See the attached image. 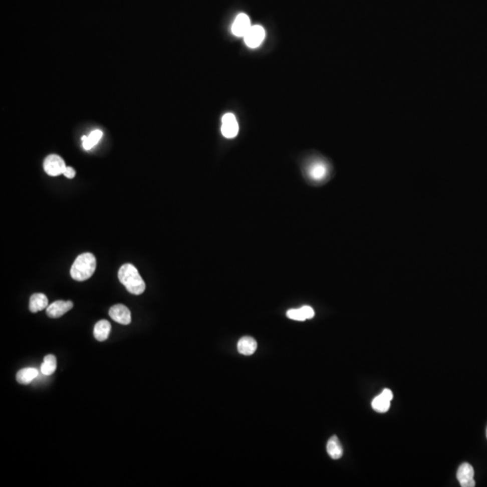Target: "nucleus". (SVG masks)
Wrapping results in <instances>:
<instances>
[{
    "instance_id": "8",
    "label": "nucleus",
    "mask_w": 487,
    "mask_h": 487,
    "mask_svg": "<svg viewBox=\"0 0 487 487\" xmlns=\"http://www.w3.org/2000/svg\"><path fill=\"white\" fill-rule=\"evenodd\" d=\"M72 308L73 303L70 301H56L46 308V314L52 319H57L67 313L68 311H71Z\"/></svg>"
},
{
    "instance_id": "12",
    "label": "nucleus",
    "mask_w": 487,
    "mask_h": 487,
    "mask_svg": "<svg viewBox=\"0 0 487 487\" xmlns=\"http://www.w3.org/2000/svg\"><path fill=\"white\" fill-rule=\"evenodd\" d=\"M48 306V298L44 293H35L30 298L29 310L33 313L43 311Z\"/></svg>"
},
{
    "instance_id": "9",
    "label": "nucleus",
    "mask_w": 487,
    "mask_h": 487,
    "mask_svg": "<svg viewBox=\"0 0 487 487\" xmlns=\"http://www.w3.org/2000/svg\"><path fill=\"white\" fill-rule=\"evenodd\" d=\"M392 392L390 389H384L381 394L375 397L372 401V407L378 412H386L390 409L392 400Z\"/></svg>"
},
{
    "instance_id": "21",
    "label": "nucleus",
    "mask_w": 487,
    "mask_h": 487,
    "mask_svg": "<svg viewBox=\"0 0 487 487\" xmlns=\"http://www.w3.org/2000/svg\"><path fill=\"white\" fill-rule=\"evenodd\" d=\"M486 437H487V428H486Z\"/></svg>"
},
{
    "instance_id": "3",
    "label": "nucleus",
    "mask_w": 487,
    "mask_h": 487,
    "mask_svg": "<svg viewBox=\"0 0 487 487\" xmlns=\"http://www.w3.org/2000/svg\"><path fill=\"white\" fill-rule=\"evenodd\" d=\"M44 169L48 175L58 176L64 172L66 165L61 156L57 154H51L44 161Z\"/></svg>"
},
{
    "instance_id": "19",
    "label": "nucleus",
    "mask_w": 487,
    "mask_h": 487,
    "mask_svg": "<svg viewBox=\"0 0 487 487\" xmlns=\"http://www.w3.org/2000/svg\"><path fill=\"white\" fill-rule=\"evenodd\" d=\"M310 174H311V177L315 180H320L324 177L325 174H326V168H325L323 164L321 163H317L315 165H313L312 168L310 171Z\"/></svg>"
},
{
    "instance_id": "20",
    "label": "nucleus",
    "mask_w": 487,
    "mask_h": 487,
    "mask_svg": "<svg viewBox=\"0 0 487 487\" xmlns=\"http://www.w3.org/2000/svg\"><path fill=\"white\" fill-rule=\"evenodd\" d=\"M63 174L66 176L69 179H73L75 175H76V171L75 170L72 168V167H66L65 171L63 172Z\"/></svg>"
},
{
    "instance_id": "2",
    "label": "nucleus",
    "mask_w": 487,
    "mask_h": 487,
    "mask_svg": "<svg viewBox=\"0 0 487 487\" xmlns=\"http://www.w3.org/2000/svg\"><path fill=\"white\" fill-rule=\"evenodd\" d=\"M97 261L94 256L90 253H84L77 257L71 268L72 279L83 282L90 279L96 270Z\"/></svg>"
},
{
    "instance_id": "11",
    "label": "nucleus",
    "mask_w": 487,
    "mask_h": 487,
    "mask_svg": "<svg viewBox=\"0 0 487 487\" xmlns=\"http://www.w3.org/2000/svg\"><path fill=\"white\" fill-rule=\"evenodd\" d=\"M315 315L313 309L310 306H303L300 309H291L287 311V317L289 319L298 321L312 319Z\"/></svg>"
},
{
    "instance_id": "6",
    "label": "nucleus",
    "mask_w": 487,
    "mask_h": 487,
    "mask_svg": "<svg viewBox=\"0 0 487 487\" xmlns=\"http://www.w3.org/2000/svg\"><path fill=\"white\" fill-rule=\"evenodd\" d=\"M474 471L473 466L468 463L461 464L456 473V478L459 481L460 485L462 487H473L475 485V481L473 480Z\"/></svg>"
},
{
    "instance_id": "13",
    "label": "nucleus",
    "mask_w": 487,
    "mask_h": 487,
    "mask_svg": "<svg viewBox=\"0 0 487 487\" xmlns=\"http://www.w3.org/2000/svg\"><path fill=\"white\" fill-rule=\"evenodd\" d=\"M237 349L240 354L245 356H251L257 349V342L251 337L240 338L237 344Z\"/></svg>"
},
{
    "instance_id": "16",
    "label": "nucleus",
    "mask_w": 487,
    "mask_h": 487,
    "mask_svg": "<svg viewBox=\"0 0 487 487\" xmlns=\"http://www.w3.org/2000/svg\"><path fill=\"white\" fill-rule=\"evenodd\" d=\"M39 374L38 370L34 367H27L18 371L17 374V381L21 384H29Z\"/></svg>"
},
{
    "instance_id": "1",
    "label": "nucleus",
    "mask_w": 487,
    "mask_h": 487,
    "mask_svg": "<svg viewBox=\"0 0 487 487\" xmlns=\"http://www.w3.org/2000/svg\"><path fill=\"white\" fill-rule=\"evenodd\" d=\"M118 279L126 290L135 295H140L145 290V283L138 271L131 264H125L118 270Z\"/></svg>"
},
{
    "instance_id": "14",
    "label": "nucleus",
    "mask_w": 487,
    "mask_h": 487,
    "mask_svg": "<svg viewBox=\"0 0 487 487\" xmlns=\"http://www.w3.org/2000/svg\"><path fill=\"white\" fill-rule=\"evenodd\" d=\"M110 331H111V325L108 320H99V322L95 325L94 331H93L94 338L100 342L105 341L108 339Z\"/></svg>"
},
{
    "instance_id": "5",
    "label": "nucleus",
    "mask_w": 487,
    "mask_h": 487,
    "mask_svg": "<svg viewBox=\"0 0 487 487\" xmlns=\"http://www.w3.org/2000/svg\"><path fill=\"white\" fill-rule=\"evenodd\" d=\"M265 37H266V31L264 27L257 25L251 27L249 31L247 33V35L243 36V40L248 47L257 48L261 45L263 41L265 40Z\"/></svg>"
},
{
    "instance_id": "4",
    "label": "nucleus",
    "mask_w": 487,
    "mask_h": 487,
    "mask_svg": "<svg viewBox=\"0 0 487 487\" xmlns=\"http://www.w3.org/2000/svg\"><path fill=\"white\" fill-rule=\"evenodd\" d=\"M238 123L232 113H226L222 117L221 133L226 138H234L238 134Z\"/></svg>"
},
{
    "instance_id": "17",
    "label": "nucleus",
    "mask_w": 487,
    "mask_h": 487,
    "mask_svg": "<svg viewBox=\"0 0 487 487\" xmlns=\"http://www.w3.org/2000/svg\"><path fill=\"white\" fill-rule=\"evenodd\" d=\"M102 135H103L102 131L99 129L92 131L89 135H83L81 137L83 148L87 151L93 148L95 145L99 143V140L101 139Z\"/></svg>"
},
{
    "instance_id": "18",
    "label": "nucleus",
    "mask_w": 487,
    "mask_h": 487,
    "mask_svg": "<svg viewBox=\"0 0 487 487\" xmlns=\"http://www.w3.org/2000/svg\"><path fill=\"white\" fill-rule=\"evenodd\" d=\"M56 357L54 355H47L44 359V363L41 365V372L45 375H52L56 371Z\"/></svg>"
},
{
    "instance_id": "7",
    "label": "nucleus",
    "mask_w": 487,
    "mask_h": 487,
    "mask_svg": "<svg viewBox=\"0 0 487 487\" xmlns=\"http://www.w3.org/2000/svg\"><path fill=\"white\" fill-rule=\"evenodd\" d=\"M109 316L114 321L122 325L131 323V312L127 307L123 304H116L110 308Z\"/></svg>"
},
{
    "instance_id": "15",
    "label": "nucleus",
    "mask_w": 487,
    "mask_h": 487,
    "mask_svg": "<svg viewBox=\"0 0 487 487\" xmlns=\"http://www.w3.org/2000/svg\"><path fill=\"white\" fill-rule=\"evenodd\" d=\"M327 451L332 459H339L343 455V448L337 436L330 437L327 444Z\"/></svg>"
},
{
    "instance_id": "10",
    "label": "nucleus",
    "mask_w": 487,
    "mask_h": 487,
    "mask_svg": "<svg viewBox=\"0 0 487 487\" xmlns=\"http://www.w3.org/2000/svg\"><path fill=\"white\" fill-rule=\"evenodd\" d=\"M251 21L246 14H240L234 19L232 26V33L234 36L243 37L251 28Z\"/></svg>"
}]
</instances>
